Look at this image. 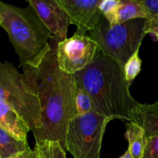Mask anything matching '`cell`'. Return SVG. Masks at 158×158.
Here are the masks:
<instances>
[{
	"label": "cell",
	"mask_w": 158,
	"mask_h": 158,
	"mask_svg": "<svg viewBox=\"0 0 158 158\" xmlns=\"http://www.w3.org/2000/svg\"><path fill=\"white\" fill-rule=\"evenodd\" d=\"M25 81L40 100L43 126L32 131L35 141H58L66 152V135L69 121L77 115L76 97L78 86L73 76L59 66L56 46L35 66H23Z\"/></svg>",
	"instance_id": "obj_1"
},
{
	"label": "cell",
	"mask_w": 158,
	"mask_h": 158,
	"mask_svg": "<svg viewBox=\"0 0 158 158\" xmlns=\"http://www.w3.org/2000/svg\"><path fill=\"white\" fill-rule=\"evenodd\" d=\"M73 76L78 87L91 98L94 111L112 120L131 121L139 103L131 94V83L114 60L98 50L91 64Z\"/></svg>",
	"instance_id": "obj_2"
},
{
	"label": "cell",
	"mask_w": 158,
	"mask_h": 158,
	"mask_svg": "<svg viewBox=\"0 0 158 158\" xmlns=\"http://www.w3.org/2000/svg\"><path fill=\"white\" fill-rule=\"evenodd\" d=\"M0 15L1 27L7 32L20 66H37L50 50L49 40L53 37L33 7L21 8L0 1Z\"/></svg>",
	"instance_id": "obj_3"
},
{
	"label": "cell",
	"mask_w": 158,
	"mask_h": 158,
	"mask_svg": "<svg viewBox=\"0 0 158 158\" xmlns=\"http://www.w3.org/2000/svg\"><path fill=\"white\" fill-rule=\"evenodd\" d=\"M148 19H136L111 26L102 15L89 37L106 56L114 60L123 69L127 60L140 49L147 32Z\"/></svg>",
	"instance_id": "obj_4"
},
{
	"label": "cell",
	"mask_w": 158,
	"mask_h": 158,
	"mask_svg": "<svg viewBox=\"0 0 158 158\" xmlns=\"http://www.w3.org/2000/svg\"><path fill=\"white\" fill-rule=\"evenodd\" d=\"M0 101L8 103L29 123L32 131L43 126L40 100L23 75L9 62H0Z\"/></svg>",
	"instance_id": "obj_5"
},
{
	"label": "cell",
	"mask_w": 158,
	"mask_h": 158,
	"mask_svg": "<svg viewBox=\"0 0 158 158\" xmlns=\"http://www.w3.org/2000/svg\"><path fill=\"white\" fill-rule=\"evenodd\" d=\"M111 120L94 110L76 115L67 127L66 151L74 158H100L103 135Z\"/></svg>",
	"instance_id": "obj_6"
},
{
	"label": "cell",
	"mask_w": 158,
	"mask_h": 158,
	"mask_svg": "<svg viewBox=\"0 0 158 158\" xmlns=\"http://www.w3.org/2000/svg\"><path fill=\"white\" fill-rule=\"evenodd\" d=\"M99 49L87 35L74 33L72 37L56 43L57 61L60 69L73 75L92 63Z\"/></svg>",
	"instance_id": "obj_7"
},
{
	"label": "cell",
	"mask_w": 158,
	"mask_h": 158,
	"mask_svg": "<svg viewBox=\"0 0 158 158\" xmlns=\"http://www.w3.org/2000/svg\"><path fill=\"white\" fill-rule=\"evenodd\" d=\"M69 17V24L77 26L76 33L92 32L101 19V0H56Z\"/></svg>",
	"instance_id": "obj_8"
},
{
	"label": "cell",
	"mask_w": 158,
	"mask_h": 158,
	"mask_svg": "<svg viewBox=\"0 0 158 158\" xmlns=\"http://www.w3.org/2000/svg\"><path fill=\"white\" fill-rule=\"evenodd\" d=\"M27 2L35 9L51 32L56 43H58L67 39L69 17L56 0H28Z\"/></svg>",
	"instance_id": "obj_9"
},
{
	"label": "cell",
	"mask_w": 158,
	"mask_h": 158,
	"mask_svg": "<svg viewBox=\"0 0 158 158\" xmlns=\"http://www.w3.org/2000/svg\"><path fill=\"white\" fill-rule=\"evenodd\" d=\"M0 126L23 141H27L28 133L32 131L15 108L2 101H0Z\"/></svg>",
	"instance_id": "obj_10"
},
{
	"label": "cell",
	"mask_w": 158,
	"mask_h": 158,
	"mask_svg": "<svg viewBox=\"0 0 158 158\" xmlns=\"http://www.w3.org/2000/svg\"><path fill=\"white\" fill-rule=\"evenodd\" d=\"M141 127L147 137H158V100L154 103H140L131 115V121Z\"/></svg>",
	"instance_id": "obj_11"
},
{
	"label": "cell",
	"mask_w": 158,
	"mask_h": 158,
	"mask_svg": "<svg viewBox=\"0 0 158 158\" xmlns=\"http://www.w3.org/2000/svg\"><path fill=\"white\" fill-rule=\"evenodd\" d=\"M125 138L128 141V149L133 158H143L148 143L145 131L134 122L126 124Z\"/></svg>",
	"instance_id": "obj_12"
},
{
	"label": "cell",
	"mask_w": 158,
	"mask_h": 158,
	"mask_svg": "<svg viewBox=\"0 0 158 158\" xmlns=\"http://www.w3.org/2000/svg\"><path fill=\"white\" fill-rule=\"evenodd\" d=\"M151 15L140 0H120L116 16V25L136 19H150Z\"/></svg>",
	"instance_id": "obj_13"
},
{
	"label": "cell",
	"mask_w": 158,
	"mask_h": 158,
	"mask_svg": "<svg viewBox=\"0 0 158 158\" xmlns=\"http://www.w3.org/2000/svg\"><path fill=\"white\" fill-rule=\"evenodd\" d=\"M28 147L27 141L20 140L0 126V158H11L24 151Z\"/></svg>",
	"instance_id": "obj_14"
},
{
	"label": "cell",
	"mask_w": 158,
	"mask_h": 158,
	"mask_svg": "<svg viewBox=\"0 0 158 158\" xmlns=\"http://www.w3.org/2000/svg\"><path fill=\"white\" fill-rule=\"evenodd\" d=\"M34 149L39 158H66V151L58 141L48 140L35 141Z\"/></svg>",
	"instance_id": "obj_15"
},
{
	"label": "cell",
	"mask_w": 158,
	"mask_h": 158,
	"mask_svg": "<svg viewBox=\"0 0 158 158\" xmlns=\"http://www.w3.org/2000/svg\"><path fill=\"white\" fill-rule=\"evenodd\" d=\"M142 60L139 56V49L127 60L123 68V74L127 81L132 82L141 70Z\"/></svg>",
	"instance_id": "obj_16"
},
{
	"label": "cell",
	"mask_w": 158,
	"mask_h": 158,
	"mask_svg": "<svg viewBox=\"0 0 158 158\" xmlns=\"http://www.w3.org/2000/svg\"><path fill=\"white\" fill-rule=\"evenodd\" d=\"M76 110L77 115H83L94 111V105L89 96L80 88H77L76 97Z\"/></svg>",
	"instance_id": "obj_17"
},
{
	"label": "cell",
	"mask_w": 158,
	"mask_h": 158,
	"mask_svg": "<svg viewBox=\"0 0 158 158\" xmlns=\"http://www.w3.org/2000/svg\"><path fill=\"white\" fill-rule=\"evenodd\" d=\"M120 0H101L100 9L103 16L109 22L111 26L116 25L117 12Z\"/></svg>",
	"instance_id": "obj_18"
},
{
	"label": "cell",
	"mask_w": 158,
	"mask_h": 158,
	"mask_svg": "<svg viewBox=\"0 0 158 158\" xmlns=\"http://www.w3.org/2000/svg\"><path fill=\"white\" fill-rule=\"evenodd\" d=\"M148 143L143 158H158V137H148Z\"/></svg>",
	"instance_id": "obj_19"
},
{
	"label": "cell",
	"mask_w": 158,
	"mask_h": 158,
	"mask_svg": "<svg viewBox=\"0 0 158 158\" xmlns=\"http://www.w3.org/2000/svg\"><path fill=\"white\" fill-rule=\"evenodd\" d=\"M140 2L148 9L151 17L158 15V0H140Z\"/></svg>",
	"instance_id": "obj_20"
},
{
	"label": "cell",
	"mask_w": 158,
	"mask_h": 158,
	"mask_svg": "<svg viewBox=\"0 0 158 158\" xmlns=\"http://www.w3.org/2000/svg\"><path fill=\"white\" fill-rule=\"evenodd\" d=\"M11 158H39L38 154L35 149H30L29 147H28L24 151L13 156Z\"/></svg>",
	"instance_id": "obj_21"
},
{
	"label": "cell",
	"mask_w": 158,
	"mask_h": 158,
	"mask_svg": "<svg viewBox=\"0 0 158 158\" xmlns=\"http://www.w3.org/2000/svg\"><path fill=\"white\" fill-rule=\"evenodd\" d=\"M145 32L147 34H151L153 36L155 37V39L158 40V24L152 23V22L148 20L145 26Z\"/></svg>",
	"instance_id": "obj_22"
},
{
	"label": "cell",
	"mask_w": 158,
	"mask_h": 158,
	"mask_svg": "<svg viewBox=\"0 0 158 158\" xmlns=\"http://www.w3.org/2000/svg\"><path fill=\"white\" fill-rule=\"evenodd\" d=\"M120 158H133V157H132V156H131V154H130L129 151H127L126 152H125L124 154H123V155H122Z\"/></svg>",
	"instance_id": "obj_23"
},
{
	"label": "cell",
	"mask_w": 158,
	"mask_h": 158,
	"mask_svg": "<svg viewBox=\"0 0 158 158\" xmlns=\"http://www.w3.org/2000/svg\"><path fill=\"white\" fill-rule=\"evenodd\" d=\"M149 21L152 22V23H156V24H158V15H154V16L151 17L150 19H148Z\"/></svg>",
	"instance_id": "obj_24"
},
{
	"label": "cell",
	"mask_w": 158,
	"mask_h": 158,
	"mask_svg": "<svg viewBox=\"0 0 158 158\" xmlns=\"http://www.w3.org/2000/svg\"><path fill=\"white\" fill-rule=\"evenodd\" d=\"M2 23V18L1 15H0V26H1Z\"/></svg>",
	"instance_id": "obj_25"
}]
</instances>
